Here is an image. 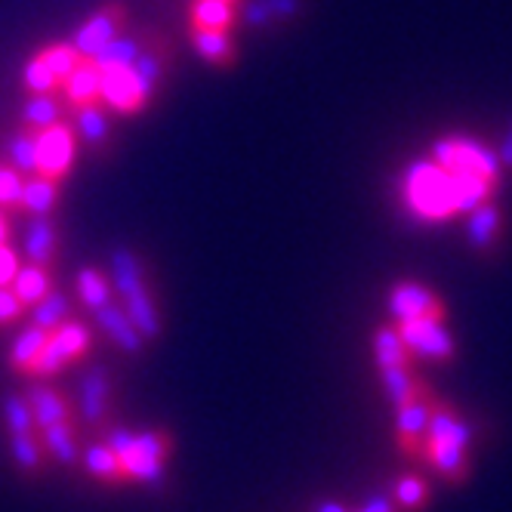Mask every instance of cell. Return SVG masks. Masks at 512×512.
<instances>
[{"instance_id": "obj_49", "label": "cell", "mask_w": 512, "mask_h": 512, "mask_svg": "<svg viewBox=\"0 0 512 512\" xmlns=\"http://www.w3.org/2000/svg\"><path fill=\"white\" fill-rule=\"evenodd\" d=\"M13 213L0 210V244H10V229H13Z\"/></svg>"}, {"instance_id": "obj_28", "label": "cell", "mask_w": 512, "mask_h": 512, "mask_svg": "<svg viewBox=\"0 0 512 512\" xmlns=\"http://www.w3.org/2000/svg\"><path fill=\"white\" fill-rule=\"evenodd\" d=\"M47 337H50V334L41 331L38 324L22 327L19 337H16L13 346H10V368H13L16 374H22V377L31 380L34 364H38V358H41V352H44V346H47Z\"/></svg>"}, {"instance_id": "obj_36", "label": "cell", "mask_w": 512, "mask_h": 512, "mask_svg": "<svg viewBox=\"0 0 512 512\" xmlns=\"http://www.w3.org/2000/svg\"><path fill=\"white\" fill-rule=\"evenodd\" d=\"M38 136H41V130H31V127H19L16 130V136L10 139V164L28 179V176H34L38 173Z\"/></svg>"}, {"instance_id": "obj_7", "label": "cell", "mask_w": 512, "mask_h": 512, "mask_svg": "<svg viewBox=\"0 0 512 512\" xmlns=\"http://www.w3.org/2000/svg\"><path fill=\"white\" fill-rule=\"evenodd\" d=\"M386 312L392 321H414V318H448L445 300L423 281H395L386 294Z\"/></svg>"}, {"instance_id": "obj_45", "label": "cell", "mask_w": 512, "mask_h": 512, "mask_svg": "<svg viewBox=\"0 0 512 512\" xmlns=\"http://www.w3.org/2000/svg\"><path fill=\"white\" fill-rule=\"evenodd\" d=\"M19 266H22L19 250H13L10 244H0V287H10L13 284Z\"/></svg>"}, {"instance_id": "obj_51", "label": "cell", "mask_w": 512, "mask_h": 512, "mask_svg": "<svg viewBox=\"0 0 512 512\" xmlns=\"http://www.w3.org/2000/svg\"><path fill=\"white\" fill-rule=\"evenodd\" d=\"M229 4H235V7H238V4H241V0H229Z\"/></svg>"}, {"instance_id": "obj_14", "label": "cell", "mask_w": 512, "mask_h": 512, "mask_svg": "<svg viewBox=\"0 0 512 512\" xmlns=\"http://www.w3.org/2000/svg\"><path fill=\"white\" fill-rule=\"evenodd\" d=\"M466 244L482 260H494L503 244V210L494 201H485L466 213Z\"/></svg>"}, {"instance_id": "obj_30", "label": "cell", "mask_w": 512, "mask_h": 512, "mask_svg": "<svg viewBox=\"0 0 512 512\" xmlns=\"http://www.w3.org/2000/svg\"><path fill=\"white\" fill-rule=\"evenodd\" d=\"M75 287H78V300H81V306H84L90 315L99 312L102 306H108V303H115V300H118V297H115V287H112V278H108L105 272H99V269H93V266H87V269L78 272Z\"/></svg>"}, {"instance_id": "obj_19", "label": "cell", "mask_w": 512, "mask_h": 512, "mask_svg": "<svg viewBox=\"0 0 512 512\" xmlns=\"http://www.w3.org/2000/svg\"><path fill=\"white\" fill-rule=\"evenodd\" d=\"M112 287H115V297L118 303L139 294V290L152 287L149 269H145L142 256L130 247H115L112 250Z\"/></svg>"}, {"instance_id": "obj_22", "label": "cell", "mask_w": 512, "mask_h": 512, "mask_svg": "<svg viewBox=\"0 0 512 512\" xmlns=\"http://www.w3.org/2000/svg\"><path fill=\"white\" fill-rule=\"evenodd\" d=\"M81 466H84V472L90 475V479H96L102 485H115V488L118 485H130L118 454L108 448L102 438H99V442H90V445L81 448Z\"/></svg>"}, {"instance_id": "obj_6", "label": "cell", "mask_w": 512, "mask_h": 512, "mask_svg": "<svg viewBox=\"0 0 512 512\" xmlns=\"http://www.w3.org/2000/svg\"><path fill=\"white\" fill-rule=\"evenodd\" d=\"M78 414L96 432L115 423V374L108 364H90V371L81 380Z\"/></svg>"}, {"instance_id": "obj_1", "label": "cell", "mask_w": 512, "mask_h": 512, "mask_svg": "<svg viewBox=\"0 0 512 512\" xmlns=\"http://www.w3.org/2000/svg\"><path fill=\"white\" fill-rule=\"evenodd\" d=\"M398 198L417 223H445L451 216H460L457 179L432 158H420L405 167L398 179Z\"/></svg>"}, {"instance_id": "obj_50", "label": "cell", "mask_w": 512, "mask_h": 512, "mask_svg": "<svg viewBox=\"0 0 512 512\" xmlns=\"http://www.w3.org/2000/svg\"><path fill=\"white\" fill-rule=\"evenodd\" d=\"M312 512H352L346 503H340V500H321Z\"/></svg>"}, {"instance_id": "obj_25", "label": "cell", "mask_w": 512, "mask_h": 512, "mask_svg": "<svg viewBox=\"0 0 512 512\" xmlns=\"http://www.w3.org/2000/svg\"><path fill=\"white\" fill-rule=\"evenodd\" d=\"M380 386H383V395L389 398L392 408L408 405V401L429 392V383L414 368H386V371H380Z\"/></svg>"}, {"instance_id": "obj_24", "label": "cell", "mask_w": 512, "mask_h": 512, "mask_svg": "<svg viewBox=\"0 0 512 512\" xmlns=\"http://www.w3.org/2000/svg\"><path fill=\"white\" fill-rule=\"evenodd\" d=\"M371 352H374V364L380 371L386 368H414V355L411 349L401 340L398 327L395 324H383L374 331V340H371Z\"/></svg>"}, {"instance_id": "obj_44", "label": "cell", "mask_w": 512, "mask_h": 512, "mask_svg": "<svg viewBox=\"0 0 512 512\" xmlns=\"http://www.w3.org/2000/svg\"><path fill=\"white\" fill-rule=\"evenodd\" d=\"M28 309L22 306V300L13 294V287H0V327L16 324Z\"/></svg>"}, {"instance_id": "obj_8", "label": "cell", "mask_w": 512, "mask_h": 512, "mask_svg": "<svg viewBox=\"0 0 512 512\" xmlns=\"http://www.w3.org/2000/svg\"><path fill=\"white\" fill-rule=\"evenodd\" d=\"M71 124H75V133H78V142H84V149L105 161L115 155V121H112V112L105 108V102H90L84 108H75L71 112Z\"/></svg>"}, {"instance_id": "obj_46", "label": "cell", "mask_w": 512, "mask_h": 512, "mask_svg": "<svg viewBox=\"0 0 512 512\" xmlns=\"http://www.w3.org/2000/svg\"><path fill=\"white\" fill-rule=\"evenodd\" d=\"M355 512H405L398 503H395V497L392 494H386V491H377V494H371L368 500H364Z\"/></svg>"}, {"instance_id": "obj_16", "label": "cell", "mask_w": 512, "mask_h": 512, "mask_svg": "<svg viewBox=\"0 0 512 512\" xmlns=\"http://www.w3.org/2000/svg\"><path fill=\"white\" fill-rule=\"evenodd\" d=\"M59 247H62V238H59L56 219L53 216H34L28 223V229H25V241H22L25 263L53 269L56 260H59Z\"/></svg>"}, {"instance_id": "obj_17", "label": "cell", "mask_w": 512, "mask_h": 512, "mask_svg": "<svg viewBox=\"0 0 512 512\" xmlns=\"http://www.w3.org/2000/svg\"><path fill=\"white\" fill-rule=\"evenodd\" d=\"M121 309L127 312V318L133 321L139 337L149 343V346L164 337V312H161L155 287H145V290H139V294L121 300Z\"/></svg>"}, {"instance_id": "obj_37", "label": "cell", "mask_w": 512, "mask_h": 512, "mask_svg": "<svg viewBox=\"0 0 512 512\" xmlns=\"http://www.w3.org/2000/svg\"><path fill=\"white\" fill-rule=\"evenodd\" d=\"M392 497H395V503L405 509V512H420L432 500V488L426 485L423 475L405 472V475H398V479H395Z\"/></svg>"}, {"instance_id": "obj_26", "label": "cell", "mask_w": 512, "mask_h": 512, "mask_svg": "<svg viewBox=\"0 0 512 512\" xmlns=\"http://www.w3.org/2000/svg\"><path fill=\"white\" fill-rule=\"evenodd\" d=\"M59 182L44 179V176H28L22 186V198H19V213L34 219V216H53L56 204H59Z\"/></svg>"}, {"instance_id": "obj_15", "label": "cell", "mask_w": 512, "mask_h": 512, "mask_svg": "<svg viewBox=\"0 0 512 512\" xmlns=\"http://www.w3.org/2000/svg\"><path fill=\"white\" fill-rule=\"evenodd\" d=\"M93 318V324H96V331L102 334V337H108V343H112L118 352H124L127 358H139V355H145V343L142 337H139V331L133 327V321L127 318V312L121 309V303L115 300V303H108V306H102L99 312H93L90 315Z\"/></svg>"}, {"instance_id": "obj_4", "label": "cell", "mask_w": 512, "mask_h": 512, "mask_svg": "<svg viewBox=\"0 0 512 512\" xmlns=\"http://www.w3.org/2000/svg\"><path fill=\"white\" fill-rule=\"evenodd\" d=\"M392 324L398 327V334L411 349L414 361L448 364L460 352L454 334L445 327V321H438V318H414V321H392Z\"/></svg>"}, {"instance_id": "obj_13", "label": "cell", "mask_w": 512, "mask_h": 512, "mask_svg": "<svg viewBox=\"0 0 512 512\" xmlns=\"http://www.w3.org/2000/svg\"><path fill=\"white\" fill-rule=\"evenodd\" d=\"M25 398H28V405H31L34 426H38V432L47 429V426H56V423H65V420L78 417L75 398H71L65 389L47 383V380H31V386L25 389Z\"/></svg>"}, {"instance_id": "obj_39", "label": "cell", "mask_w": 512, "mask_h": 512, "mask_svg": "<svg viewBox=\"0 0 512 512\" xmlns=\"http://www.w3.org/2000/svg\"><path fill=\"white\" fill-rule=\"evenodd\" d=\"M38 56H41V62L53 71L59 84H65V78H68L71 71H75V68L81 65V59H84L71 44H50V47L38 50Z\"/></svg>"}, {"instance_id": "obj_38", "label": "cell", "mask_w": 512, "mask_h": 512, "mask_svg": "<svg viewBox=\"0 0 512 512\" xmlns=\"http://www.w3.org/2000/svg\"><path fill=\"white\" fill-rule=\"evenodd\" d=\"M22 87H25L28 96H44V93H59L62 90V84L56 81L53 71L41 62L38 53H34L22 68Z\"/></svg>"}, {"instance_id": "obj_2", "label": "cell", "mask_w": 512, "mask_h": 512, "mask_svg": "<svg viewBox=\"0 0 512 512\" xmlns=\"http://www.w3.org/2000/svg\"><path fill=\"white\" fill-rule=\"evenodd\" d=\"M429 158L438 167H445L454 179H482V182H494V186H500V179H503L497 152L488 142L475 139V136L448 133L442 139H435L429 149Z\"/></svg>"}, {"instance_id": "obj_43", "label": "cell", "mask_w": 512, "mask_h": 512, "mask_svg": "<svg viewBox=\"0 0 512 512\" xmlns=\"http://www.w3.org/2000/svg\"><path fill=\"white\" fill-rule=\"evenodd\" d=\"M238 22L247 28H269L272 13L266 7V0H244V4L238 7Z\"/></svg>"}, {"instance_id": "obj_12", "label": "cell", "mask_w": 512, "mask_h": 512, "mask_svg": "<svg viewBox=\"0 0 512 512\" xmlns=\"http://www.w3.org/2000/svg\"><path fill=\"white\" fill-rule=\"evenodd\" d=\"M170 62H173V44H170L167 34L145 31V44H142L139 59L133 62V75L149 99L161 90L167 71H170Z\"/></svg>"}, {"instance_id": "obj_23", "label": "cell", "mask_w": 512, "mask_h": 512, "mask_svg": "<svg viewBox=\"0 0 512 512\" xmlns=\"http://www.w3.org/2000/svg\"><path fill=\"white\" fill-rule=\"evenodd\" d=\"M41 442L47 448V457H53L59 466L81 463V426H78V417L41 429Z\"/></svg>"}, {"instance_id": "obj_29", "label": "cell", "mask_w": 512, "mask_h": 512, "mask_svg": "<svg viewBox=\"0 0 512 512\" xmlns=\"http://www.w3.org/2000/svg\"><path fill=\"white\" fill-rule=\"evenodd\" d=\"M10 287H13V294L22 300V306H25V309H31V306H38V303L50 294V290L56 287V281H53V269L22 263Z\"/></svg>"}, {"instance_id": "obj_48", "label": "cell", "mask_w": 512, "mask_h": 512, "mask_svg": "<svg viewBox=\"0 0 512 512\" xmlns=\"http://www.w3.org/2000/svg\"><path fill=\"white\" fill-rule=\"evenodd\" d=\"M497 161L503 167V173H512V121L503 133V142H500V149H497Z\"/></svg>"}, {"instance_id": "obj_3", "label": "cell", "mask_w": 512, "mask_h": 512, "mask_svg": "<svg viewBox=\"0 0 512 512\" xmlns=\"http://www.w3.org/2000/svg\"><path fill=\"white\" fill-rule=\"evenodd\" d=\"M93 349V331L78 321L75 315H71L62 327H56V331L47 337V346L38 358V364H34V374L31 380H50L56 377L59 371H65L68 364L75 361H84Z\"/></svg>"}, {"instance_id": "obj_10", "label": "cell", "mask_w": 512, "mask_h": 512, "mask_svg": "<svg viewBox=\"0 0 512 512\" xmlns=\"http://www.w3.org/2000/svg\"><path fill=\"white\" fill-rule=\"evenodd\" d=\"M435 408V395L432 389L408 405L395 408V442L398 451L405 457H420L423 454V442H426V429H429V417Z\"/></svg>"}, {"instance_id": "obj_5", "label": "cell", "mask_w": 512, "mask_h": 512, "mask_svg": "<svg viewBox=\"0 0 512 512\" xmlns=\"http://www.w3.org/2000/svg\"><path fill=\"white\" fill-rule=\"evenodd\" d=\"M75 155H78L75 124L62 118L53 127L41 130V136H38V173L34 176L53 179L62 186L71 173V167H75Z\"/></svg>"}, {"instance_id": "obj_40", "label": "cell", "mask_w": 512, "mask_h": 512, "mask_svg": "<svg viewBox=\"0 0 512 512\" xmlns=\"http://www.w3.org/2000/svg\"><path fill=\"white\" fill-rule=\"evenodd\" d=\"M136 442H139L142 460L167 463L173 454V432L170 429H142V432H136Z\"/></svg>"}, {"instance_id": "obj_9", "label": "cell", "mask_w": 512, "mask_h": 512, "mask_svg": "<svg viewBox=\"0 0 512 512\" xmlns=\"http://www.w3.org/2000/svg\"><path fill=\"white\" fill-rule=\"evenodd\" d=\"M124 25H127V7L121 0H112V4L99 7L84 25H78V31L71 34V47H75L84 59H90L105 44H112L118 34H124Z\"/></svg>"}, {"instance_id": "obj_47", "label": "cell", "mask_w": 512, "mask_h": 512, "mask_svg": "<svg viewBox=\"0 0 512 512\" xmlns=\"http://www.w3.org/2000/svg\"><path fill=\"white\" fill-rule=\"evenodd\" d=\"M266 7L272 13V22H290L294 16H300L303 0H266Z\"/></svg>"}, {"instance_id": "obj_21", "label": "cell", "mask_w": 512, "mask_h": 512, "mask_svg": "<svg viewBox=\"0 0 512 512\" xmlns=\"http://www.w3.org/2000/svg\"><path fill=\"white\" fill-rule=\"evenodd\" d=\"M426 438H432V442H454V445L469 448V445H472V438H475V429L457 414L454 405H448V401H438V398H435V408H432V417H429Z\"/></svg>"}, {"instance_id": "obj_11", "label": "cell", "mask_w": 512, "mask_h": 512, "mask_svg": "<svg viewBox=\"0 0 512 512\" xmlns=\"http://www.w3.org/2000/svg\"><path fill=\"white\" fill-rule=\"evenodd\" d=\"M102 102L108 112L115 115H139L145 105L152 99L142 93L136 75H133V65H121V68H108L102 71V90H99Z\"/></svg>"}, {"instance_id": "obj_32", "label": "cell", "mask_w": 512, "mask_h": 512, "mask_svg": "<svg viewBox=\"0 0 512 512\" xmlns=\"http://www.w3.org/2000/svg\"><path fill=\"white\" fill-rule=\"evenodd\" d=\"M65 115V102L62 93H44V96H28L22 105V124L31 130H47Z\"/></svg>"}, {"instance_id": "obj_35", "label": "cell", "mask_w": 512, "mask_h": 512, "mask_svg": "<svg viewBox=\"0 0 512 512\" xmlns=\"http://www.w3.org/2000/svg\"><path fill=\"white\" fill-rule=\"evenodd\" d=\"M75 306H71V300H68V294H62L59 287H53L50 294L38 303V306H31L28 312H31V324H38L41 331H47V334H53L56 327H62L71 315Z\"/></svg>"}, {"instance_id": "obj_31", "label": "cell", "mask_w": 512, "mask_h": 512, "mask_svg": "<svg viewBox=\"0 0 512 512\" xmlns=\"http://www.w3.org/2000/svg\"><path fill=\"white\" fill-rule=\"evenodd\" d=\"M10 454H13V463L25 472V475H41L44 466H47V448L41 442V432H19V435H10Z\"/></svg>"}, {"instance_id": "obj_33", "label": "cell", "mask_w": 512, "mask_h": 512, "mask_svg": "<svg viewBox=\"0 0 512 512\" xmlns=\"http://www.w3.org/2000/svg\"><path fill=\"white\" fill-rule=\"evenodd\" d=\"M142 44H145V34L133 38V34H118L112 44H105L99 53L90 56V62L99 68V71H108V68H121V65H133L142 53Z\"/></svg>"}, {"instance_id": "obj_42", "label": "cell", "mask_w": 512, "mask_h": 512, "mask_svg": "<svg viewBox=\"0 0 512 512\" xmlns=\"http://www.w3.org/2000/svg\"><path fill=\"white\" fill-rule=\"evenodd\" d=\"M22 186H25V176L10 161H0V210L19 213Z\"/></svg>"}, {"instance_id": "obj_41", "label": "cell", "mask_w": 512, "mask_h": 512, "mask_svg": "<svg viewBox=\"0 0 512 512\" xmlns=\"http://www.w3.org/2000/svg\"><path fill=\"white\" fill-rule=\"evenodd\" d=\"M4 423L10 429V435H19V432H34V414H31V405L28 398L19 395V392H10L4 398Z\"/></svg>"}, {"instance_id": "obj_20", "label": "cell", "mask_w": 512, "mask_h": 512, "mask_svg": "<svg viewBox=\"0 0 512 512\" xmlns=\"http://www.w3.org/2000/svg\"><path fill=\"white\" fill-rule=\"evenodd\" d=\"M102 90V71L90 62V59H81V65L71 71V75L65 78L62 84V102L68 105V115L75 112V108H84L90 102H99Z\"/></svg>"}, {"instance_id": "obj_18", "label": "cell", "mask_w": 512, "mask_h": 512, "mask_svg": "<svg viewBox=\"0 0 512 512\" xmlns=\"http://www.w3.org/2000/svg\"><path fill=\"white\" fill-rule=\"evenodd\" d=\"M420 457L451 485H463L469 479V472H472L469 448L454 445V442H432V438H426Z\"/></svg>"}, {"instance_id": "obj_27", "label": "cell", "mask_w": 512, "mask_h": 512, "mask_svg": "<svg viewBox=\"0 0 512 512\" xmlns=\"http://www.w3.org/2000/svg\"><path fill=\"white\" fill-rule=\"evenodd\" d=\"M195 53L216 65V68H232L238 62V50L229 38V31H207V28H189Z\"/></svg>"}, {"instance_id": "obj_34", "label": "cell", "mask_w": 512, "mask_h": 512, "mask_svg": "<svg viewBox=\"0 0 512 512\" xmlns=\"http://www.w3.org/2000/svg\"><path fill=\"white\" fill-rule=\"evenodd\" d=\"M235 22H238V10L229 0H195L192 4V28L232 31Z\"/></svg>"}]
</instances>
